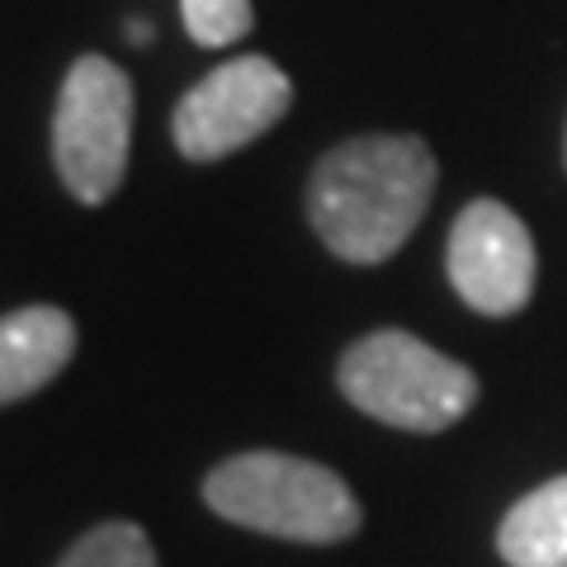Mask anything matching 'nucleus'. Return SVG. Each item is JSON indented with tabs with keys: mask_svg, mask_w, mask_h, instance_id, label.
I'll use <instances>...</instances> for the list:
<instances>
[{
	"mask_svg": "<svg viewBox=\"0 0 567 567\" xmlns=\"http://www.w3.org/2000/svg\"><path fill=\"white\" fill-rule=\"evenodd\" d=\"M435 156L412 133H374L331 147L312 171L308 218L350 265H379L416 233L435 194Z\"/></svg>",
	"mask_w": 567,
	"mask_h": 567,
	"instance_id": "f257e3e1",
	"label": "nucleus"
},
{
	"mask_svg": "<svg viewBox=\"0 0 567 567\" xmlns=\"http://www.w3.org/2000/svg\"><path fill=\"white\" fill-rule=\"evenodd\" d=\"M204 502L223 520L293 544H341L364 520L354 492L331 468L279 450H251L218 464L204 483Z\"/></svg>",
	"mask_w": 567,
	"mask_h": 567,
	"instance_id": "f03ea898",
	"label": "nucleus"
},
{
	"mask_svg": "<svg viewBox=\"0 0 567 567\" xmlns=\"http://www.w3.org/2000/svg\"><path fill=\"white\" fill-rule=\"evenodd\" d=\"M341 393L398 431L435 435L464 421L477 402V379L468 364L440 354L412 331H374L341 354Z\"/></svg>",
	"mask_w": 567,
	"mask_h": 567,
	"instance_id": "7ed1b4c3",
	"label": "nucleus"
},
{
	"mask_svg": "<svg viewBox=\"0 0 567 567\" xmlns=\"http://www.w3.org/2000/svg\"><path fill=\"white\" fill-rule=\"evenodd\" d=\"M133 81L110 58H76L52 114V162L81 204L114 199L128 171Z\"/></svg>",
	"mask_w": 567,
	"mask_h": 567,
	"instance_id": "20e7f679",
	"label": "nucleus"
},
{
	"mask_svg": "<svg viewBox=\"0 0 567 567\" xmlns=\"http://www.w3.org/2000/svg\"><path fill=\"white\" fill-rule=\"evenodd\" d=\"M289 104H293V81L270 58L246 52V58L213 66L175 104L171 118L175 147L189 162H223V156L241 152L260 133H270L289 114Z\"/></svg>",
	"mask_w": 567,
	"mask_h": 567,
	"instance_id": "39448f33",
	"label": "nucleus"
},
{
	"mask_svg": "<svg viewBox=\"0 0 567 567\" xmlns=\"http://www.w3.org/2000/svg\"><path fill=\"white\" fill-rule=\"evenodd\" d=\"M450 284L473 312L511 317L535 293V241L529 227L496 199H473L450 233Z\"/></svg>",
	"mask_w": 567,
	"mask_h": 567,
	"instance_id": "423d86ee",
	"label": "nucleus"
},
{
	"mask_svg": "<svg viewBox=\"0 0 567 567\" xmlns=\"http://www.w3.org/2000/svg\"><path fill=\"white\" fill-rule=\"evenodd\" d=\"M76 354V322L52 308L33 303L0 317V406L39 393L62 374Z\"/></svg>",
	"mask_w": 567,
	"mask_h": 567,
	"instance_id": "0eeeda50",
	"label": "nucleus"
},
{
	"mask_svg": "<svg viewBox=\"0 0 567 567\" xmlns=\"http://www.w3.org/2000/svg\"><path fill=\"white\" fill-rule=\"evenodd\" d=\"M496 548L511 567H567V477H554L506 511Z\"/></svg>",
	"mask_w": 567,
	"mask_h": 567,
	"instance_id": "6e6552de",
	"label": "nucleus"
},
{
	"mask_svg": "<svg viewBox=\"0 0 567 567\" xmlns=\"http://www.w3.org/2000/svg\"><path fill=\"white\" fill-rule=\"evenodd\" d=\"M58 567H156V548L142 525L110 520L71 544Z\"/></svg>",
	"mask_w": 567,
	"mask_h": 567,
	"instance_id": "1a4fd4ad",
	"label": "nucleus"
},
{
	"mask_svg": "<svg viewBox=\"0 0 567 567\" xmlns=\"http://www.w3.org/2000/svg\"><path fill=\"white\" fill-rule=\"evenodd\" d=\"M181 14L199 48H227L256 24L251 0H181Z\"/></svg>",
	"mask_w": 567,
	"mask_h": 567,
	"instance_id": "9d476101",
	"label": "nucleus"
},
{
	"mask_svg": "<svg viewBox=\"0 0 567 567\" xmlns=\"http://www.w3.org/2000/svg\"><path fill=\"white\" fill-rule=\"evenodd\" d=\"M123 39L137 43V48H147V43H152V24H147V20H137V24L128 20V33H123Z\"/></svg>",
	"mask_w": 567,
	"mask_h": 567,
	"instance_id": "9b49d317",
	"label": "nucleus"
}]
</instances>
